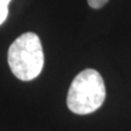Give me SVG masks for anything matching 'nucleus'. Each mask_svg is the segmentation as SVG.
I'll return each instance as SVG.
<instances>
[{
	"instance_id": "obj_1",
	"label": "nucleus",
	"mask_w": 131,
	"mask_h": 131,
	"mask_svg": "<svg viewBox=\"0 0 131 131\" xmlns=\"http://www.w3.org/2000/svg\"><path fill=\"white\" fill-rule=\"evenodd\" d=\"M8 63L12 73L22 81L38 77L44 67V52L38 36L32 32L20 35L9 48Z\"/></svg>"
},
{
	"instance_id": "obj_2",
	"label": "nucleus",
	"mask_w": 131,
	"mask_h": 131,
	"mask_svg": "<svg viewBox=\"0 0 131 131\" xmlns=\"http://www.w3.org/2000/svg\"><path fill=\"white\" fill-rule=\"evenodd\" d=\"M106 97L105 83L102 75L94 69L81 71L69 88L68 108L78 115H88L103 105Z\"/></svg>"
},
{
	"instance_id": "obj_3",
	"label": "nucleus",
	"mask_w": 131,
	"mask_h": 131,
	"mask_svg": "<svg viewBox=\"0 0 131 131\" xmlns=\"http://www.w3.org/2000/svg\"><path fill=\"white\" fill-rule=\"evenodd\" d=\"M11 0H0V25L6 21L8 16V5Z\"/></svg>"
},
{
	"instance_id": "obj_4",
	"label": "nucleus",
	"mask_w": 131,
	"mask_h": 131,
	"mask_svg": "<svg viewBox=\"0 0 131 131\" xmlns=\"http://www.w3.org/2000/svg\"><path fill=\"white\" fill-rule=\"evenodd\" d=\"M88 2L90 7L93 8V9H100L108 2V0H88Z\"/></svg>"
}]
</instances>
